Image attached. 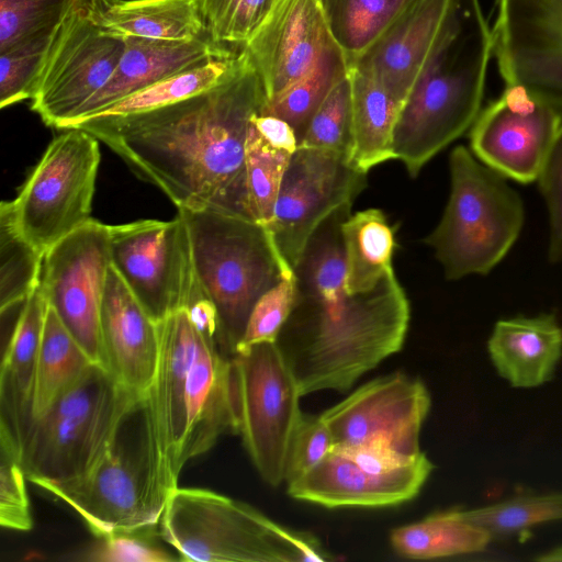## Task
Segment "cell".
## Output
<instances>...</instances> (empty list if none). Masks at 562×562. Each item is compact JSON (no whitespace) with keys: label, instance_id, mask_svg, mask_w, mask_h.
Here are the masks:
<instances>
[{"label":"cell","instance_id":"5b68a950","mask_svg":"<svg viewBox=\"0 0 562 562\" xmlns=\"http://www.w3.org/2000/svg\"><path fill=\"white\" fill-rule=\"evenodd\" d=\"M159 536L181 561H327L330 554L311 533L279 525L252 506L195 488H173L159 519Z\"/></svg>","mask_w":562,"mask_h":562},{"label":"cell","instance_id":"ffe728a7","mask_svg":"<svg viewBox=\"0 0 562 562\" xmlns=\"http://www.w3.org/2000/svg\"><path fill=\"white\" fill-rule=\"evenodd\" d=\"M188 311L198 338L188 378L182 467L210 450L222 435L237 434L238 427L233 360L221 345L215 308L207 300H200Z\"/></svg>","mask_w":562,"mask_h":562},{"label":"cell","instance_id":"f6af8a7d","mask_svg":"<svg viewBox=\"0 0 562 562\" xmlns=\"http://www.w3.org/2000/svg\"><path fill=\"white\" fill-rule=\"evenodd\" d=\"M334 449L333 434L321 415L304 414L292 439L284 483L288 484L306 474Z\"/></svg>","mask_w":562,"mask_h":562},{"label":"cell","instance_id":"74e56055","mask_svg":"<svg viewBox=\"0 0 562 562\" xmlns=\"http://www.w3.org/2000/svg\"><path fill=\"white\" fill-rule=\"evenodd\" d=\"M463 515L492 538L510 536L542 522L562 520V493L520 496L463 510Z\"/></svg>","mask_w":562,"mask_h":562},{"label":"cell","instance_id":"6da1fadb","mask_svg":"<svg viewBox=\"0 0 562 562\" xmlns=\"http://www.w3.org/2000/svg\"><path fill=\"white\" fill-rule=\"evenodd\" d=\"M268 102L244 49L215 86L181 101L126 116H91L69 127L93 135L179 209L248 216L246 142ZM68 128V127H67Z\"/></svg>","mask_w":562,"mask_h":562},{"label":"cell","instance_id":"f1b7e54d","mask_svg":"<svg viewBox=\"0 0 562 562\" xmlns=\"http://www.w3.org/2000/svg\"><path fill=\"white\" fill-rule=\"evenodd\" d=\"M349 293L375 289L394 272V229L379 209L350 214L341 225Z\"/></svg>","mask_w":562,"mask_h":562},{"label":"cell","instance_id":"60d3db41","mask_svg":"<svg viewBox=\"0 0 562 562\" xmlns=\"http://www.w3.org/2000/svg\"><path fill=\"white\" fill-rule=\"evenodd\" d=\"M58 30L0 53V106L2 109L32 99Z\"/></svg>","mask_w":562,"mask_h":562},{"label":"cell","instance_id":"f35d334b","mask_svg":"<svg viewBox=\"0 0 562 562\" xmlns=\"http://www.w3.org/2000/svg\"><path fill=\"white\" fill-rule=\"evenodd\" d=\"M276 0H199L205 34L216 45L243 48Z\"/></svg>","mask_w":562,"mask_h":562},{"label":"cell","instance_id":"3957f363","mask_svg":"<svg viewBox=\"0 0 562 562\" xmlns=\"http://www.w3.org/2000/svg\"><path fill=\"white\" fill-rule=\"evenodd\" d=\"M493 55L492 30L480 0H454L437 44L401 106L395 159L412 177L471 128Z\"/></svg>","mask_w":562,"mask_h":562},{"label":"cell","instance_id":"7a4b0ae2","mask_svg":"<svg viewBox=\"0 0 562 562\" xmlns=\"http://www.w3.org/2000/svg\"><path fill=\"white\" fill-rule=\"evenodd\" d=\"M350 214L345 205L328 216L293 269L296 302L277 342L302 396L348 391L406 339L411 307L394 272L369 292L347 290L341 225Z\"/></svg>","mask_w":562,"mask_h":562},{"label":"cell","instance_id":"277c9868","mask_svg":"<svg viewBox=\"0 0 562 562\" xmlns=\"http://www.w3.org/2000/svg\"><path fill=\"white\" fill-rule=\"evenodd\" d=\"M191 245L196 281L215 308L223 349L234 355L260 296L294 276L269 231L238 214L179 209Z\"/></svg>","mask_w":562,"mask_h":562},{"label":"cell","instance_id":"9a60e30c","mask_svg":"<svg viewBox=\"0 0 562 562\" xmlns=\"http://www.w3.org/2000/svg\"><path fill=\"white\" fill-rule=\"evenodd\" d=\"M110 265V225L90 218L44 254L38 281L48 305L103 368L100 310Z\"/></svg>","mask_w":562,"mask_h":562},{"label":"cell","instance_id":"44dd1931","mask_svg":"<svg viewBox=\"0 0 562 562\" xmlns=\"http://www.w3.org/2000/svg\"><path fill=\"white\" fill-rule=\"evenodd\" d=\"M334 46L321 0H276L243 49L270 101L303 78Z\"/></svg>","mask_w":562,"mask_h":562},{"label":"cell","instance_id":"603a6c76","mask_svg":"<svg viewBox=\"0 0 562 562\" xmlns=\"http://www.w3.org/2000/svg\"><path fill=\"white\" fill-rule=\"evenodd\" d=\"M453 1L413 0L349 66L376 80L402 106L437 44Z\"/></svg>","mask_w":562,"mask_h":562},{"label":"cell","instance_id":"5bb4252c","mask_svg":"<svg viewBox=\"0 0 562 562\" xmlns=\"http://www.w3.org/2000/svg\"><path fill=\"white\" fill-rule=\"evenodd\" d=\"M122 427L85 474L37 485L72 508L97 538L156 527L162 513L151 491L145 431L136 448H126Z\"/></svg>","mask_w":562,"mask_h":562},{"label":"cell","instance_id":"ba28073f","mask_svg":"<svg viewBox=\"0 0 562 562\" xmlns=\"http://www.w3.org/2000/svg\"><path fill=\"white\" fill-rule=\"evenodd\" d=\"M232 360L237 434L260 477L277 487L304 416L296 378L278 342L239 348Z\"/></svg>","mask_w":562,"mask_h":562},{"label":"cell","instance_id":"8992f818","mask_svg":"<svg viewBox=\"0 0 562 562\" xmlns=\"http://www.w3.org/2000/svg\"><path fill=\"white\" fill-rule=\"evenodd\" d=\"M450 195L425 238L448 280L487 274L510 250L525 222L520 195L464 146L449 156Z\"/></svg>","mask_w":562,"mask_h":562},{"label":"cell","instance_id":"c3c4849f","mask_svg":"<svg viewBox=\"0 0 562 562\" xmlns=\"http://www.w3.org/2000/svg\"><path fill=\"white\" fill-rule=\"evenodd\" d=\"M537 560L542 562H562V546L541 554Z\"/></svg>","mask_w":562,"mask_h":562},{"label":"cell","instance_id":"b9f144b4","mask_svg":"<svg viewBox=\"0 0 562 562\" xmlns=\"http://www.w3.org/2000/svg\"><path fill=\"white\" fill-rule=\"evenodd\" d=\"M0 524L3 528L27 531L33 526L26 491L22 451L14 438L0 428Z\"/></svg>","mask_w":562,"mask_h":562},{"label":"cell","instance_id":"7dc6e473","mask_svg":"<svg viewBox=\"0 0 562 562\" xmlns=\"http://www.w3.org/2000/svg\"><path fill=\"white\" fill-rule=\"evenodd\" d=\"M252 124L259 134L274 148L293 155L299 148V138L289 123L282 119L261 113Z\"/></svg>","mask_w":562,"mask_h":562},{"label":"cell","instance_id":"7bdbcfd3","mask_svg":"<svg viewBox=\"0 0 562 562\" xmlns=\"http://www.w3.org/2000/svg\"><path fill=\"white\" fill-rule=\"evenodd\" d=\"M295 302V276L283 278L256 302L237 349L260 342H277Z\"/></svg>","mask_w":562,"mask_h":562},{"label":"cell","instance_id":"2e32d148","mask_svg":"<svg viewBox=\"0 0 562 562\" xmlns=\"http://www.w3.org/2000/svg\"><path fill=\"white\" fill-rule=\"evenodd\" d=\"M367 186V173L348 156L300 147L291 156L274 206L269 233L292 268L310 238L334 212L352 204Z\"/></svg>","mask_w":562,"mask_h":562},{"label":"cell","instance_id":"484cf974","mask_svg":"<svg viewBox=\"0 0 562 562\" xmlns=\"http://www.w3.org/2000/svg\"><path fill=\"white\" fill-rule=\"evenodd\" d=\"M487 350L499 375L515 387H536L551 379L562 357V327L555 317L498 321Z\"/></svg>","mask_w":562,"mask_h":562},{"label":"cell","instance_id":"ee69618b","mask_svg":"<svg viewBox=\"0 0 562 562\" xmlns=\"http://www.w3.org/2000/svg\"><path fill=\"white\" fill-rule=\"evenodd\" d=\"M146 528L98 537L80 558L91 562H169L180 560L150 539Z\"/></svg>","mask_w":562,"mask_h":562},{"label":"cell","instance_id":"d4e9b609","mask_svg":"<svg viewBox=\"0 0 562 562\" xmlns=\"http://www.w3.org/2000/svg\"><path fill=\"white\" fill-rule=\"evenodd\" d=\"M48 303L37 288L27 296L3 351L0 372V428L22 446L33 423L38 349Z\"/></svg>","mask_w":562,"mask_h":562},{"label":"cell","instance_id":"1f68e13d","mask_svg":"<svg viewBox=\"0 0 562 562\" xmlns=\"http://www.w3.org/2000/svg\"><path fill=\"white\" fill-rule=\"evenodd\" d=\"M413 0H321L336 45L348 64L364 54Z\"/></svg>","mask_w":562,"mask_h":562},{"label":"cell","instance_id":"30bf717a","mask_svg":"<svg viewBox=\"0 0 562 562\" xmlns=\"http://www.w3.org/2000/svg\"><path fill=\"white\" fill-rule=\"evenodd\" d=\"M159 355L149 390L143 398V422L149 476L156 503L164 509L178 486L188 419V378L198 328L188 308L158 323Z\"/></svg>","mask_w":562,"mask_h":562},{"label":"cell","instance_id":"e0dca14e","mask_svg":"<svg viewBox=\"0 0 562 562\" xmlns=\"http://www.w3.org/2000/svg\"><path fill=\"white\" fill-rule=\"evenodd\" d=\"M430 405L424 382L397 371L366 382L321 417L335 448H385L416 456L422 452L420 431Z\"/></svg>","mask_w":562,"mask_h":562},{"label":"cell","instance_id":"cb8c5ba5","mask_svg":"<svg viewBox=\"0 0 562 562\" xmlns=\"http://www.w3.org/2000/svg\"><path fill=\"white\" fill-rule=\"evenodd\" d=\"M124 40V52L110 80L65 128L161 80L233 53L228 47L214 44L207 36L192 41L134 36Z\"/></svg>","mask_w":562,"mask_h":562},{"label":"cell","instance_id":"83f0119b","mask_svg":"<svg viewBox=\"0 0 562 562\" xmlns=\"http://www.w3.org/2000/svg\"><path fill=\"white\" fill-rule=\"evenodd\" d=\"M351 85L350 162L368 171L395 159L393 135L401 110L390 93L372 77L349 66Z\"/></svg>","mask_w":562,"mask_h":562},{"label":"cell","instance_id":"7c38bea8","mask_svg":"<svg viewBox=\"0 0 562 562\" xmlns=\"http://www.w3.org/2000/svg\"><path fill=\"white\" fill-rule=\"evenodd\" d=\"M111 265L159 323L188 306L199 284L183 218L110 225Z\"/></svg>","mask_w":562,"mask_h":562},{"label":"cell","instance_id":"836d02e7","mask_svg":"<svg viewBox=\"0 0 562 562\" xmlns=\"http://www.w3.org/2000/svg\"><path fill=\"white\" fill-rule=\"evenodd\" d=\"M238 54L233 52L214 57L133 93L88 117L133 115L162 108L200 93L215 86L231 71Z\"/></svg>","mask_w":562,"mask_h":562},{"label":"cell","instance_id":"bcb514c9","mask_svg":"<svg viewBox=\"0 0 562 562\" xmlns=\"http://www.w3.org/2000/svg\"><path fill=\"white\" fill-rule=\"evenodd\" d=\"M549 212L550 238L548 257L562 260V124L544 158L537 178Z\"/></svg>","mask_w":562,"mask_h":562},{"label":"cell","instance_id":"ab89813d","mask_svg":"<svg viewBox=\"0 0 562 562\" xmlns=\"http://www.w3.org/2000/svg\"><path fill=\"white\" fill-rule=\"evenodd\" d=\"M317 148L349 157L351 153V85L349 71L311 119L299 148Z\"/></svg>","mask_w":562,"mask_h":562},{"label":"cell","instance_id":"4316f807","mask_svg":"<svg viewBox=\"0 0 562 562\" xmlns=\"http://www.w3.org/2000/svg\"><path fill=\"white\" fill-rule=\"evenodd\" d=\"M95 20L123 36L192 41L206 36L199 0H89Z\"/></svg>","mask_w":562,"mask_h":562},{"label":"cell","instance_id":"d6a6232c","mask_svg":"<svg viewBox=\"0 0 562 562\" xmlns=\"http://www.w3.org/2000/svg\"><path fill=\"white\" fill-rule=\"evenodd\" d=\"M348 71V60L336 45L327 50L303 78L268 101L262 113L278 116L289 123L300 143L317 109Z\"/></svg>","mask_w":562,"mask_h":562},{"label":"cell","instance_id":"52a82bcc","mask_svg":"<svg viewBox=\"0 0 562 562\" xmlns=\"http://www.w3.org/2000/svg\"><path fill=\"white\" fill-rule=\"evenodd\" d=\"M144 396L123 387L93 364L70 390L35 418L22 446L26 477L35 485L89 471L115 441Z\"/></svg>","mask_w":562,"mask_h":562},{"label":"cell","instance_id":"ac0fdd59","mask_svg":"<svg viewBox=\"0 0 562 562\" xmlns=\"http://www.w3.org/2000/svg\"><path fill=\"white\" fill-rule=\"evenodd\" d=\"M491 30L506 86L562 110V0H496Z\"/></svg>","mask_w":562,"mask_h":562},{"label":"cell","instance_id":"4fadbf2b","mask_svg":"<svg viewBox=\"0 0 562 562\" xmlns=\"http://www.w3.org/2000/svg\"><path fill=\"white\" fill-rule=\"evenodd\" d=\"M434 470L424 452L335 448L303 476L286 484L291 497L328 508L385 507L417 496Z\"/></svg>","mask_w":562,"mask_h":562},{"label":"cell","instance_id":"8d00e7d4","mask_svg":"<svg viewBox=\"0 0 562 562\" xmlns=\"http://www.w3.org/2000/svg\"><path fill=\"white\" fill-rule=\"evenodd\" d=\"M86 0H0V53L56 32Z\"/></svg>","mask_w":562,"mask_h":562},{"label":"cell","instance_id":"9c48e42d","mask_svg":"<svg viewBox=\"0 0 562 562\" xmlns=\"http://www.w3.org/2000/svg\"><path fill=\"white\" fill-rule=\"evenodd\" d=\"M63 131L9 201L20 233L43 254L91 218L99 140L78 127Z\"/></svg>","mask_w":562,"mask_h":562},{"label":"cell","instance_id":"e575fe53","mask_svg":"<svg viewBox=\"0 0 562 562\" xmlns=\"http://www.w3.org/2000/svg\"><path fill=\"white\" fill-rule=\"evenodd\" d=\"M44 254L15 225L9 201L0 205V311L24 302L37 288Z\"/></svg>","mask_w":562,"mask_h":562},{"label":"cell","instance_id":"7402d4cb","mask_svg":"<svg viewBox=\"0 0 562 562\" xmlns=\"http://www.w3.org/2000/svg\"><path fill=\"white\" fill-rule=\"evenodd\" d=\"M104 369L126 390L145 396L159 355V326L110 265L100 310Z\"/></svg>","mask_w":562,"mask_h":562},{"label":"cell","instance_id":"4dcf8cb0","mask_svg":"<svg viewBox=\"0 0 562 562\" xmlns=\"http://www.w3.org/2000/svg\"><path fill=\"white\" fill-rule=\"evenodd\" d=\"M93 364L48 305L37 356L33 420L78 383Z\"/></svg>","mask_w":562,"mask_h":562},{"label":"cell","instance_id":"d6986e66","mask_svg":"<svg viewBox=\"0 0 562 562\" xmlns=\"http://www.w3.org/2000/svg\"><path fill=\"white\" fill-rule=\"evenodd\" d=\"M562 124L561 110L519 85L481 110L470 130L472 154L505 178L537 180Z\"/></svg>","mask_w":562,"mask_h":562},{"label":"cell","instance_id":"8fae6325","mask_svg":"<svg viewBox=\"0 0 562 562\" xmlns=\"http://www.w3.org/2000/svg\"><path fill=\"white\" fill-rule=\"evenodd\" d=\"M125 40L103 27L89 0L61 23L40 74L31 109L50 127L64 130L110 80Z\"/></svg>","mask_w":562,"mask_h":562},{"label":"cell","instance_id":"f546056e","mask_svg":"<svg viewBox=\"0 0 562 562\" xmlns=\"http://www.w3.org/2000/svg\"><path fill=\"white\" fill-rule=\"evenodd\" d=\"M492 536L469 521L461 509L432 513L425 518L394 528L393 550L403 558L431 560L484 550Z\"/></svg>","mask_w":562,"mask_h":562},{"label":"cell","instance_id":"d590c367","mask_svg":"<svg viewBox=\"0 0 562 562\" xmlns=\"http://www.w3.org/2000/svg\"><path fill=\"white\" fill-rule=\"evenodd\" d=\"M291 154L272 147L251 124L246 142L247 212L269 231Z\"/></svg>","mask_w":562,"mask_h":562}]
</instances>
